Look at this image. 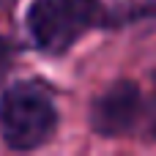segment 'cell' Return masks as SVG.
<instances>
[{
	"label": "cell",
	"instance_id": "6da1fadb",
	"mask_svg": "<svg viewBox=\"0 0 156 156\" xmlns=\"http://www.w3.org/2000/svg\"><path fill=\"white\" fill-rule=\"evenodd\" d=\"M123 22L107 11L101 0H33L27 11V33L47 55L69 52L88 30Z\"/></svg>",
	"mask_w": 156,
	"mask_h": 156
},
{
	"label": "cell",
	"instance_id": "3957f363",
	"mask_svg": "<svg viewBox=\"0 0 156 156\" xmlns=\"http://www.w3.org/2000/svg\"><path fill=\"white\" fill-rule=\"evenodd\" d=\"M90 129L99 137H137L156 143V93L132 80L110 85L90 104Z\"/></svg>",
	"mask_w": 156,
	"mask_h": 156
},
{
	"label": "cell",
	"instance_id": "7a4b0ae2",
	"mask_svg": "<svg viewBox=\"0 0 156 156\" xmlns=\"http://www.w3.org/2000/svg\"><path fill=\"white\" fill-rule=\"evenodd\" d=\"M58 129V107L44 82L27 80L0 96V137L14 151L44 145Z\"/></svg>",
	"mask_w": 156,
	"mask_h": 156
},
{
	"label": "cell",
	"instance_id": "277c9868",
	"mask_svg": "<svg viewBox=\"0 0 156 156\" xmlns=\"http://www.w3.org/2000/svg\"><path fill=\"white\" fill-rule=\"evenodd\" d=\"M11 58H14V47H11V41H8V38H3V36H0V80L5 77L8 66H11Z\"/></svg>",
	"mask_w": 156,
	"mask_h": 156
},
{
	"label": "cell",
	"instance_id": "5b68a950",
	"mask_svg": "<svg viewBox=\"0 0 156 156\" xmlns=\"http://www.w3.org/2000/svg\"><path fill=\"white\" fill-rule=\"evenodd\" d=\"M11 3H14V0H0V5H11Z\"/></svg>",
	"mask_w": 156,
	"mask_h": 156
}]
</instances>
